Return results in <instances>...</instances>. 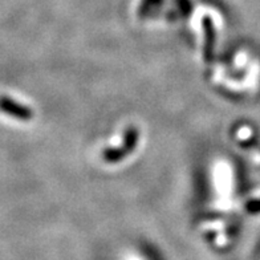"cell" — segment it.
Here are the masks:
<instances>
[{"label": "cell", "instance_id": "6da1fadb", "mask_svg": "<svg viewBox=\"0 0 260 260\" xmlns=\"http://www.w3.org/2000/svg\"><path fill=\"white\" fill-rule=\"evenodd\" d=\"M140 140V130L136 126H129L123 133V142L120 147H109L103 151V159L108 164H117L121 162L125 157L132 154L137 147Z\"/></svg>", "mask_w": 260, "mask_h": 260}, {"label": "cell", "instance_id": "7a4b0ae2", "mask_svg": "<svg viewBox=\"0 0 260 260\" xmlns=\"http://www.w3.org/2000/svg\"><path fill=\"white\" fill-rule=\"evenodd\" d=\"M0 110L20 121H31L34 118V110L31 108L16 103L7 96H0Z\"/></svg>", "mask_w": 260, "mask_h": 260}, {"label": "cell", "instance_id": "3957f363", "mask_svg": "<svg viewBox=\"0 0 260 260\" xmlns=\"http://www.w3.org/2000/svg\"><path fill=\"white\" fill-rule=\"evenodd\" d=\"M203 32H205V45H203V58L206 62H211L214 58V47H215V28L209 16L203 17Z\"/></svg>", "mask_w": 260, "mask_h": 260}, {"label": "cell", "instance_id": "277c9868", "mask_svg": "<svg viewBox=\"0 0 260 260\" xmlns=\"http://www.w3.org/2000/svg\"><path fill=\"white\" fill-rule=\"evenodd\" d=\"M246 210L250 212V214H259L260 212V199H253V201L247 202Z\"/></svg>", "mask_w": 260, "mask_h": 260}]
</instances>
